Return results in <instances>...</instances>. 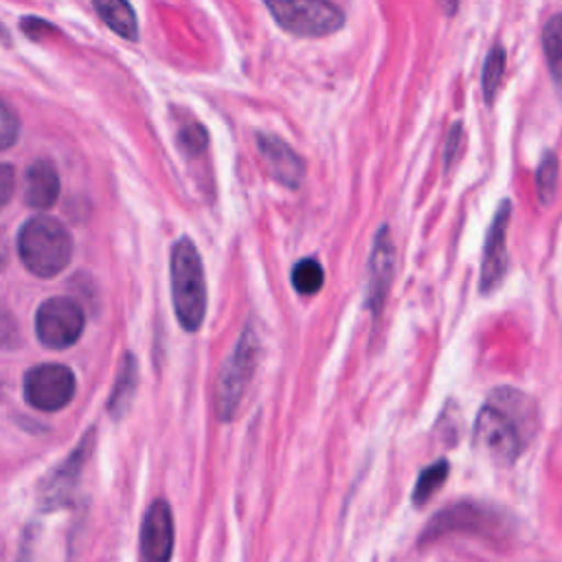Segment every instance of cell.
<instances>
[{
    "instance_id": "1",
    "label": "cell",
    "mask_w": 562,
    "mask_h": 562,
    "mask_svg": "<svg viewBox=\"0 0 562 562\" xmlns=\"http://www.w3.org/2000/svg\"><path fill=\"white\" fill-rule=\"evenodd\" d=\"M536 430V404L520 391L490 393L474 422V446L494 461L512 463Z\"/></svg>"
},
{
    "instance_id": "2",
    "label": "cell",
    "mask_w": 562,
    "mask_h": 562,
    "mask_svg": "<svg viewBox=\"0 0 562 562\" xmlns=\"http://www.w3.org/2000/svg\"><path fill=\"white\" fill-rule=\"evenodd\" d=\"M171 296L180 325L198 331L206 314V283L202 259L189 237L178 239L171 250Z\"/></svg>"
},
{
    "instance_id": "3",
    "label": "cell",
    "mask_w": 562,
    "mask_h": 562,
    "mask_svg": "<svg viewBox=\"0 0 562 562\" xmlns=\"http://www.w3.org/2000/svg\"><path fill=\"white\" fill-rule=\"evenodd\" d=\"M18 252L22 263L37 277H55L61 272L72 255V241L66 228L48 217H31L18 237Z\"/></svg>"
},
{
    "instance_id": "4",
    "label": "cell",
    "mask_w": 562,
    "mask_h": 562,
    "mask_svg": "<svg viewBox=\"0 0 562 562\" xmlns=\"http://www.w3.org/2000/svg\"><path fill=\"white\" fill-rule=\"evenodd\" d=\"M266 7L281 29L299 37H323L345 24V13L331 2L290 0L268 2Z\"/></svg>"
},
{
    "instance_id": "5",
    "label": "cell",
    "mask_w": 562,
    "mask_h": 562,
    "mask_svg": "<svg viewBox=\"0 0 562 562\" xmlns=\"http://www.w3.org/2000/svg\"><path fill=\"white\" fill-rule=\"evenodd\" d=\"M257 358H259V340L250 329H246L217 380V413L224 422H228L235 415L252 380Z\"/></svg>"
},
{
    "instance_id": "6",
    "label": "cell",
    "mask_w": 562,
    "mask_h": 562,
    "mask_svg": "<svg viewBox=\"0 0 562 562\" xmlns=\"http://www.w3.org/2000/svg\"><path fill=\"white\" fill-rule=\"evenodd\" d=\"M83 329V312L72 299H46L35 316V331L42 345L66 349L77 342Z\"/></svg>"
},
{
    "instance_id": "7",
    "label": "cell",
    "mask_w": 562,
    "mask_h": 562,
    "mask_svg": "<svg viewBox=\"0 0 562 562\" xmlns=\"http://www.w3.org/2000/svg\"><path fill=\"white\" fill-rule=\"evenodd\" d=\"M75 395V375L64 364H40L24 375V397L40 411H59Z\"/></svg>"
},
{
    "instance_id": "8",
    "label": "cell",
    "mask_w": 562,
    "mask_h": 562,
    "mask_svg": "<svg viewBox=\"0 0 562 562\" xmlns=\"http://www.w3.org/2000/svg\"><path fill=\"white\" fill-rule=\"evenodd\" d=\"M512 204L505 200L496 209V215L487 228L481 263V292H492L501 285L507 272L509 252H507V226H509Z\"/></svg>"
},
{
    "instance_id": "9",
    "label": "cell",
    "mask_w": 562,
    "mask_h": 562,
    "mask_svg": "<svg viewBox=\"0 0 562 562\" xmlns=\"http://www.w3.org/2000/svg\"><path fill=\"white\" fill-rule=\"evenodd\" d=\"M173 518L169 505L154 501L140 525V562H171Z\"/></svg>"
},
{
    "instance_id": "10",
    "label": "cell",
    "mask_w": 562,
    "mask_h": 562,
    "mask_svg": "<svg viewBox=\"0 0 562 562\" xmlns=\"http://www.w3.org/2000/svg\"><path fill=\"white\" fill-rule=\"evenodd\" d=\"M90 446H92V432L83 437V441L77 446V450L72 454H68V459L55 472H50V476L42 485V496H40L44 509H57L59 505H66L70 501L72 490L79 481L81 468L88 459Z\"/></svg>"
},
{
    "instance_id": "11",
    "label": "cell",
    "mask_w": 562,
    "mask_h": 562,
    "mask_svg": "<svg viewBox=\"0 0 562 562\" xmlns=\"http://www.w3.org/2000/svg\"><path fill=\"white\" fill-rule=\"evenodd\" d=\"M257 147L270 176L283 187H299L305 176V162L301 156L279 136L257 134Z\"/></svg>"
},
{
    "instance_id": "12",
    "label": "cell",
    "mask_w": 562,
    "mask_h": 562,
    "mask_svg": "<svg viewBox=\"0 0 562 562\" xmlns=\"http://www.w3.org/2000/svg\"><path fill=\"white\" fill-rule=\"evenodd\" d=\"M369 263L371 266H369L367 305L371 307L373 316L378 318L382 314V305L386 301V292H389L391 279H393V241H391L386 226H382L375 235Z\"/></svg>"
},
{
    "instance_id": "13",
    "label": "cell",
    "mask_w": 562,
    "mask_h": 562,
    "mask_svg": "<svg viewBox=\"0 0 562 562\" xmlns=\"http://www.w3.org/2000/svg\"><path fill=\"white\" fill-rule=\"evenodd\" d=\"M59 195V176L50 160H35L24 173V200L33 209H50Z\"/></svg>"
},
{
    "instance_id": "14",
    "label": "cell",
    "mask_w": 562,
    "mask_h": 562,
    "mask_svg": "<svg viewBox=\"0 0 562 562\" xmlns=\"http://www.w3.org/2000/svg\"><path fill=\"white\" fill-rule=\"evenodd\" d=\"M542 50L553 81L562 90V13L549 18L542 26Z\"/></svg>"
},
{
    "instance_id": "15",
    "label": "cell",
    "mask_w": 562,
    "mask_h": 562,
    "mask_svg": "<svg viewBox=\"0 0 562 562\" xmlns=\"http://www.w3.org/2000/svg\"><path fill=\"white\" fill-rule=\"evenodd\" d=\"M136 382H138V373H136V362L134 358L127 353L123 364H121V371H119V380L114 384V391L110 395V413L114 417H121L130 402H132V395L136 391Z\"/></svg>"
},
{
    "instance_id": "16",
    "label": "cell",
    "mask_w": 562,
    "mask_h": 562,
    "mask_svg": "<svg viewBox=\"0 0 562 562\" xmlns=\"http://www.w3.org/2000/svg\"><path fill=\"white\" fill-rule=\"evenodd\" d=\"M101 20L121 37L134 40L136 37V18L130 4L125 2H94Z\"/></svg>"
},
{
    "instance_id": "17",
    "label": "cell",
    "mask_w": 562,
    "mask_h": 562,
    "mask_svg": "<svg viewBox=\"0 0 562 562\" xmlns=\"http://www.w3.org/2000/svg\"><path fill=\"white\" fill-rule=\"evenodd\" d=\"M290 281L294 285V290L303 296H312L316 294L323 283H325V272L323 266L316 259H299L290 272Z\"/></svg>"
},
{
    "instance_id": "18",
    "label": "cell",
    "mask_w": 562,
    "mask_h": 562,
    "mask_svg": "<svg viewBox=\"0 0 562 562\" xmlns=\"http://www.w3.org/2000/svg\"><path fill=\"white\" fill-rule=\"evenodd\" d=\"M505 64H507V55L503 46H494L483 64V72H481V86H483V97L485 101L492 105L494 97L498 92L503 72H505Z\"/></svg>"
},
{
    "instance_id": "19",
    "label": "cell",
    "mask_w": 562,
    "mask_h": 562,
    "mask_svg": "<svg viewBox=\"0 0 562 562\" xmlns=\"http://www.w3.org/2000/svg\"><path fill=\"white\" fill-rule=\"evenodd\" d=\"M448 461H435L432 465H428L422 474H419V479H417V483H415V490H413V501L417 503V505H424L441 485H443V481H446V476H448Z\"/></svg>"
},
{
    "instance_id": "20",
    "label": "cell",
    "mask_w": 562,
    "mask_h": 562,
    "mask_svg": "<svg viewBox=\"0 0 562 562\" xmlns=\"http://www.w3.org/2000/svg\"><path fill=\"white\" fill-rule=\"evenodd\" d=\"M555 184H558V158L553 154H544V158L536 169V191L542 204H549L553 200Z\"/></svg>"
},
{
    "instance_id": "21",
    "label": "cell",
    "mask_w": 562,
    "mask_h": 562,
    "mask_svg": "<svg viewBox=\"0 0 562 562\" xmlns=\"http://www.w3.org/2000/svg\"><path fill=\"white\" fill-rule=\"evenodd\" d=\"M18 132H20V121L15 112L0 99V151L15 143Z\"/></svg>"
},
{
    "instance_id": "22",
    "label": "cell",
    "mask_w": 562,
    "mask_h": 562,
    "mask_svg": "<svg viewBox=\"0 0 562 562\" xmlns=\"http://www.w3.org/2000/svg\"><path fill=\"white\" fill-rule=\"evenodd\" d=\"M20 345V325L13 314L0 305V347L13 349Z\"/></svg>"
},
{
    "instance_id": "23",
    "label": "cell",
    "mask_w": 562,
    "mask_h": 562,
    "mask_svg": "<svg viewBox=\"0 0 562 562\" xmlns=\"http://www.w3.org/2000/svg\"><path fill=\"white\" fill-rule=\"evenodd\" d=\"M180 145L184 147V151L189 154H198L206 147V132L202 125L193 123V125H187L180 130Z\"/></svg>"
},
{
    "instance_id": "24",
    "label": "cell",
    "mask_w": 562,
    "mask_h": 562,
    "mask_svg": "<svg viewBox=\"0 0 562 562\" xmlns=\"http://www.w3.org/2000/svg\"><path fill=\"white\" fill-rule=\"evenodd\" d=\"M15 189V171L11 165L0 162V209L11 200Z\"/></svg>"
},
{
    "instance_id": "25",
    "label": "cell",
    "mask_w": 562,
    "mask_h": 562,
    "mask_svg": "<svg viewBox=\"0 0 562 562\" xmlns=\"http://www.w3.org/2000/svg\"><path fill=\"white\" fill-rule=\"evenodd\" d=\"M446 140H448V143H446L443 160H446V167H448V165L454 160V149H457V145H459V140H461V125H459V123L452 125V130H450V134H448Z\"/></svg>"
},
{
    "instance_id": "26",
    "label": "cell",
    "mask_w": 562,
    "mask_h": 562,
    "mask_svg": "<svg viewBox=\"0 0 562 562\" xmlns=\"http://www.w3.org/2000/svg\"><path fill=\"white\" fill-rule=\"evenodd\" d=\"M9 263V239H7V231L0 228V272L7 268Z\"/></svg>"
},
{
    "instance_id": "27",
    "label": "cell",
    "mask_w": 562,
    "mask_h": 562,
    "mask_svg": "<svg viewBox=\"0 0 562 562\" xmlns=\"http://www.w3.org/2000/svg\"><path fill=\"white\" fill-rule=\"evenodd\" d=\"M0 40H2V42H7V31H4V26H2V24H0Z\"/></svg>"
}]
</instances>
